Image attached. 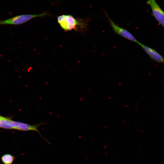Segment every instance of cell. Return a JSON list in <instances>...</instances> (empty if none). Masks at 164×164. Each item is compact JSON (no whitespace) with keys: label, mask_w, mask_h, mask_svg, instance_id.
I'll list each match as a JSON object with an SVG mask.
<instances>
[{"label":"cell","mask_w":164,"mask_h":164,"mask_svg":"<svg viewBox=\"0 0 164 164\" xmlns=\"http://www.w3.org/2000/svg\"><path fill=\"white\" fill-rule=\"evenodd\" d=\"M57 22L61 28L65 31L74 29L83 31L87 29L88 18H76L70 15H60L57 17Z\"/></svg>","instance_id":"cell-1"},{"label":"cell","mask_w":164,"mask_h":164,"mask_svg":"<svg viewBox=\"0 0 164 164\" xmlns=\"http://www.w3.org/2000/svg\"><path fill=\"white\" fill-rule=\"evenodd\" d=\"M47 14V13L46 12L40 14H24L17 15L6 19L0 21V25H20L26 23L33 18L43 16Z\"/></svg>","instance_id":"cell-2"},{"label":"cell","mask_w":164,"mask_h":164,"mask_svg":"<svg viewBox=\"0 0 164 164\" xmlns=\"http://www.w3.org/2000/svg\"><path fill=\"white\" fill-rule=\"evenodd\" d=\"M46 122H43L35 125H31L22 122L12 120V129L22 131H33L37 132L41 137L45 140L48 144H50L49 142L42 136L38 129V127L42 125L46 124Z\"/></svg>","instance_id":"cell-3"},{"label":"cell","mask_w":164,"mask_h":164,"mask_svg":"<svg viewBox=\"0 0 164 164\" xmlns=\"http://www.w3.org/2000/svg\"><path fill=\"white\" fill-rule=\"evenodd\" d=\"M146 3L150 6L153 15L164 29V12L155 0H148Z\"/></svg>","instance_id":"cell-4"},{"label":"cell","mask_w":164,"mask_h":164,"mask_svg":"<svg viewBox=\"0 0 164 164\" xmlns=\"http://www.w3.org/2000/svg\"><path fill=\"white\" fill-rule=\"evenodd\" d=\"M109 23L114 31L119 35L130 41L135 42L137 43L138 41L133 35L125 29L115 24L106 14Z\"/></svg>","instance_id":"cell-5"},{"label":"cell","mask_w":164,"mask_h":164,"mask_svg":"<svg viewBox=\"0 0 164 164\" xmlns=\"http://www.w3.org/2000/svg\"><path fill=\"white\" fill-rule=\"evenodd\" d=\"M137 43L142 48L152 59L156 62L164 63V58L156 50L139 42Z\"/></svg>","instance_id":"cell-6"},{"label":"cell","mask_w":164,"mask_h":164,"mask_svg":"<svg viewBox=\"0 0 164 164\" xmlns=\"http://www.w3.org/2000/svg\"><path fill=\"white\" fill-rule=\"evenodd\" d=\"M12 120L10 118L0 115V128L12 129Z\"/></svg>","instance_id":"cell-7"},{"label":"cell","mask_w":164,"mask_h":164,"mask_svg":"<svg viewBox=\"0 0 164 164\" xmlns=\"http://www.w3.org/2000/svg\"><path fill=\"white\" fill-rule=\"evenodd\" d=\"M1 159L4 164H11L13 162L15 157L10 154H6L3 155Z\"/></svg>","instance_id":"cell-8"}]
</instances>
